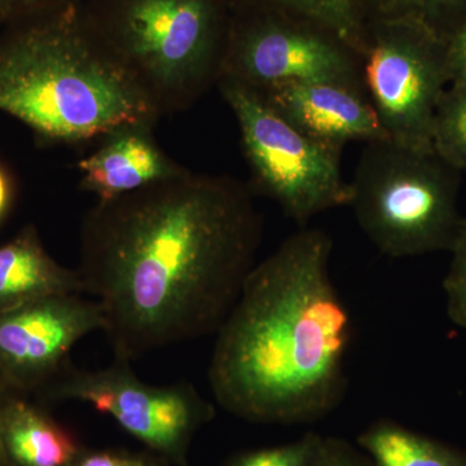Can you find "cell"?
I'll list each match as a JSON object with an SVG mask.
<instances>
[{
  "instance_id": "cell-8",
  "label": "cell",
  "mask_w": 466,
  "mask_h": 466,
  "mask_svg": "<svg viewBox=\"0 0 466 466\" xmlns=\"http://www.w3.org/2000/svg\"><path fill=\"white\" fill-rule=\"evenodd\" d=\"M222 79L253 91L315 79L366 91L361 58L339 36L308 18L269 9L229 27Z\"/></svg>"
},
{
  "instance_id": "cell-2",
  "label": "cell",
  "mask_w": 466,
  "mask_h": 466,
  "mask_svg": "<svg viewBox=\"0 0 466 466\" xmlns=\"http://www.w3.org/2000/svg\"><path fill=\"white\" fill-rule=\"evenodd\" d=\"M333 240L300 227L254 266L216 334L208 385L227 412L259 424L318 421L348 390L354 321L330 275Z\"/></svg>"
},
{
  "instance_id": "cell-20",
  "label": "cell",
  "mask_w": 466,
  "mask_h": 466,
  "mask_svg": "<svg viewBox=\"0 0 466 466\" xmlns=\"http://www.w3.org/2000/svg\"><path fill=\"white\" fill-rule=\"evenodd\" d=\"M451 256L449 272L443 280L447 317L453 324L466 329V218Z\"/></svg>"
},
{
  "instance_id": "cell-1",
  "label": "cell",
  "mask_w": 466,
  "mask_h": 466,
  "mask_svg": "<svg viewBox=\"0 0 466 466\" xmlns=\"http://www.w3.org/2000/svg\"><path fill=\"white\" fill-rule=\"evenodd\" d=\"M262 216L247 184L198 174L96 204L76 268L115 360L216 336L257 265Z\"/></svg>"
},
{
  "instance_id": "cell-3",
  "label": "cell",
  "mask_w": 466,
  "mask_h": 466,
  "mask_svg": "<svg viewBox=\"0 0 466 466\" xmlns=\"http://www.w3.org/2000/svg\"><path fill=\"white\" fill-rule=\"evenodd\" d=\"M0 112L43 143L76 144L157 110L73 12L42 15L0 38Z\"/></svg>"
},
{
  "instance_id": "cell-14",
  "label": "cell",
  "mask_w": 466,
  "mask_h": 466,
  "mask_svg": "<svg viewBox=\"0 0 466 466\" xmlns=\"http://www.w3.org/2000/svg\"><path fill=\"white\" fill-rule=\"evenodd\" d=\"M0 455L15 466H73V435L23 395L7 394L0 406Z\"/></svg>"
},
{
  "instance_id": "cell-15",
  "label": "cell",
  "mask_w": 466,
  "mask_h": 466,
  "mask_svg": "<svg viewBox=\"0 0 466 466\" xmlns=\"http://www.w3.org/2000/svg\"><path fill=\"white\" fill-rule=\"evenodd\" d=\"M357 441L372 466H466L464 451L389 419L368 426Z\"/></svg>"
},
{
  "instance_id": "cell-12",
  "label": "cell",
  "mask_w": 466,
  "mask_h": 466,
  "mask_svg": "<svg viewBox=\"0 0 466 466\" xmlns=\"http://www.w3.org/2000/svg\"><path fill=\"white\" fill-rule=\"evenodd\" d=\"M153 128L126 125L101 137L100 146L76 164L82 191L106 201L186 174L188 168L159 148Z\"/></svg>"
},
{
  "instance_id": "cell-10",
  "label": "cell",
  "mask_w": 466,
  "mask_h": 466,
  "mask_svg": "<svg viewBox=\"0 0 466 466\" xmlns=\"http://www.w3.org/2000/svg\"><path fill=\"white\" fill-rule=\"evenodd\" d=\"M104 328L99 303L82 294L50 297L0 314V381L9 394L41 400L69 366L76 343Z\"/></svg>"
},
{
  "instance_id": "cell-11",
  "label": "cell",
  "mask_w": 466,
  "mask_h": 466,
  "mask_svg": "<svg viewBox=\"0 0 466 466\" xmlns=\"http://www.w3.org/2000/svg\"><path fill=\"white\" fill-rule=\"evenodd\" d=\"M303 133L332 146L388 139L367 92L341 82L296 81L254 91Z\"/></svg>"
},
{
  "instance_id": "cell-25",
  "label": "cell",
  "mask_w": 466,
  "mask_h": 466,
  "mask_svg": "<svg viewBox=\"0 0 466 466\" xmlns=\"http://www.w3.org/2000/svg\"><path fill=\"white\" fill-rule=\"evenodd\" d=\"M15 198V184L7 168L0 164V223L8 216Z\"/></svg>"
},
{
  "instance_id": "cell-4",
  "label": "cell",
  "mask_w": 466,
  "mask_h": 466,
  "mask_svg": "<svg viewBox=\"0 0 466 466\" xmlns=\"http://www.w3.org/2000/svg\"><path fill=\"white\" fill-rule=\"evenodd\" d=\"M460 175L434 148L390 139L366 143L350 182L349 207L385 256L451 253L466 218L459 208Z\"/></svg>"
},
{
  "instance_id": "cell-7",
  "label": "cell",
  "mask_w": 466,
  "mask_h": 466,
  "mask_svg": "<svg viewBox=\"0 0 466 466\" xmlns=\"http://www.w3.org/2000/svg\"><path fill=\"white\" fill-rule=\"evenodd\" d=\"M361 73L388 139L433 149L435 115L450 86L446 41L410 21L367 24Z\"/></svg>"
},
{
  "instance_id": "cell-6",
  "label": "cell",
  "mask_w": 466,
  "mask_h": 466,
  "mask_svg": "<svg viewBox=\"0 0 466 466\" xmlns=\"http://www.w3.org/2000/svg\"><path fill=\"white\" fill-rule=\"evenodd\" d=\"M217 86L238 122L257 192L300 227L325 211L349 207L341 147L303 133L250 88L226 79Z\"/></svg>"
},
{
  "instance_id": "cell-21",
  "label": "cell",
  "mask_w": 466,
  "mask_h": 466,
  "mask_svg": "<svg viewBox=\"0 0 466 466\" xmlns=\"http://www.w3.org/2000/svg\"><path fill=\"white\" fill-rule=\"evenodd\" d=\"M314 466H372L363 452L339 438H325Z\"/></svg>"
},
{
  "instance_id": "cell-9",
  "label": "cell",
  "mask_w": 466,
  "mask_h": 466,
  "mask_svg": "<svg viewBox=\"0 0 466 466\" xmlns=\"http://www.w3.org/2000/svg\"><path fill=\"white\" fill-rule=\"evenodd\" d=\"M46 401L81 400L116 422L161 455L183 461L192 435L214 416V408L188 382L155 386L143 382L130 363L115 360L99 370L69 364L41 397Z\"/></svg>"
},
{
  "instance_id": "cell-16",
  "label": "cell",
  "mask_w": 466,
  "mask_h": 466,
  "mask_svg": "<svg viewBox=\"0 0 466 466\" xmlns=\"http://www.w3.org/2000/svg\"><path fill=\"white\" fill-rule=\"evenodd\" d=\"M357 5L366 24L410 21L444 41L466 25V0H357Z\"/></svg>"
},
{
  "instance_id": "cell-19",
  "label": "cell",
  "mask_w": 466,
  "mask_h": 466,
  "mask_svg": "<svg viewBox=\"0 0 466 466\" xmlns=\"http://www.w3.org/2000/svg\"><path fill=\"white\" fill-rule=\"evenodd\" d=\"M324 440L323 435L309 431L290 443L244 453L229 466H314Z\"/></svg>"
},
{
  "instance_id": "cell-26",
  "label": "cell",
  "mask_w": 466,
  "mask_h": 466,
  "mask_svg": "<svg viewBox=\"0 0 466 466\" xmlns=\"http://www.w3.org/2000/svg\"><path fill=\"white\" fill-rule=\"evenodd\" d=\"M7 394H9L7 389H5V386L3 385L2 381H0V406H2L3 400H5V395ZM0 458H2V455H0Z\"/></svg>"
},
{
  "instance_id": "cell-18",
  "label": "cell",
  "mask_w": 466,
  "mask_h": 466,
  "mask_svg": "<svg viewBox=\"0 0 466 466\" xmlns=\"http://www.w3.org/2000/svg\"><path fill=\"white\" fill-rule=\"evenodd\" d=\"M433 148L460 173H466V84L450 85L441 96L435 115Z\"/></svg>"
},
{
  "instance_id": "cell-23",
  "label": "cell",
  "mask_w": 466,
  "mask_h": 466,
  "mask_svg": "<svg viewBox=\"0 0 466 466\" xmlns=\"http://www.w3.org/2000/svg\"><path fill=\"white\" fill-rule=\"evenodd\" d=\"M450 85L466 84V25L446 41Z\"/></svg>"
},
{
  "instance_id": "cell-22",
  "label": "cell",
  "mask_w": 466,
  "mask_h": 466,
  "mask_svg": "<svg viewBox=\"0 0 466 466\" xmlns=\"http://www.w3.org/2000/svg\"><path fill=\"white\" fill-rule=\"evenodd\" d=\"M54 0H0V23L20 24L46 15Z\"/></svg>"
},
{
  "instance_id": "cell-24",
  "label": "cell",
  "mask_w": 466,
  "mask_h": 466,
  "mask_svg": "<svg viewBox=\"0 0 466 466\" xmlns=\"http://www.w3.org/2000/svg\"><path fill=\"white\" fill-rule=\"evenodd\" d=\"M73 466H159L143 456L122 455L116 452H94L79 455Z\"/></svg>"
},
{
  "instance_id": "cell-17",
  "label": "cell",
  "mask_w": 466,
  "mask_h": 466,
  "mask_svg": "<svg viewBox=\"0 0 466 466\" xmlns=\"http://www.w3.org/2000/svg\"><path fill=\"white\" fill-rule=\"evenodd\" d=\"M256 9L285 12L308 18L336 34L359 56L367 46V24L359 11L357 0H251Z\"/></svg>"
},
{
  "instance_id": "cell-5",
  "label": "cell",
  "mask_w": 466,
  "mask_h": 466,
  "mask_svg": "<svg viewBox=\"0 0 466 466\" xmlns=\"http://www.w3.org/2000/svg\"><path fill=\"white\" fill-rule=\"evenodd\" d=\"M228 32L217 0H127L99 36L159 116L191 108L218 84Z\"/></svg>"
},
{
  "instance_id": "cell-13",
  "label": "cell",
  "mask_w": 466,
  "mask_h": 466,
  "mask_svg": "<svg viewBox=\"0 0 466 466\" xmlns=\"http://www.w3.org/2000/svg\"><path fill=\"white\" fill-rule=\"evenodd\" d=\"M76 269L58 263L34 225L0 245V314L55 296L85 294Z\"/></svg>"
}]
</instances>
